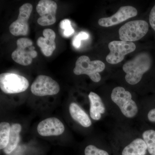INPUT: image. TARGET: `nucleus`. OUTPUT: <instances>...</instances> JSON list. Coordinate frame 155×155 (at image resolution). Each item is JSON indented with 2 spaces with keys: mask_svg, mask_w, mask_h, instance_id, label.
<instances>
[{
  "mask_svg": "<svg viewBox=\"0 0 155 155\" xmlns=\"http://www.w3.org/2000/svg\"><path fill=\"white\" fill-rule=\"evenodd\" d=\"M152 62L151 57L147 53H140L126 62L122 69L126 73L125 79L127 82L131 85L138 84L143 74L150 69Z\"/></svg>",
  "mask_w": 155,
  "mask_h": 155,
  "instance_id": "f257e3e1",
  "label": "nucleus"
},
{
  "mask_svg": "<svg viewBox=\"0 0 155 155\" xmlns=\"http://www.w3.org/2000/svg\"><path fill=\"white\" fill-rule=\"evenodd\" d=\"M111 98L125 117L132 118L136 116L138 113V107L132 99L130 92L125 90L122 87H117L112 91Z\"/></svg>",
  "mask_w": 155,
  "mask_h": 155,
  "instance_id": "f03ea898",
  "label": "nucleus"
},
{
  "mask_svg": "<svg viewBox=\"0 0 155 155\" xmlns=\"http://www.w3.org/2000/svg\"><path fill=\"white\" fill-rule=\"evenodd\" d=\"M105 68V65L101 61H91L89 57L82 56L77 59L73 72L76 75H87L92 81L98 82L101 78L99 73Z\"/></svg>",
  "mask_w": 155,
  "mask_h": 155,
  "instance_id": "7ed1b4c3",
  "label": "nucleus"
},
{
  "mask_svg": "<svg viewBox=\"0 0 155 155\" xmlns=\"http://www.w3.org/2000/svg\"><path fill=\"white\" fill-rule=\"evenodd\" d=\"M149 25L143 20L127 22L119 29V38L123 41L133 42L142 38L147 33Z\"/></svg>",
  "mask_w": 155,
  "mask_h": 155,
  "instance_id": "20e7f679",
  "label": "nucleus"
},
{
  "mask_svg": "<svg viewBox=\"0 0 155 155\" xmlns=\"http://www.w3.org/2000/svg\"><path fill=\"white\" fill-rule=\"evenodd\" d=\"M29 83L25 77L17 74L3 73L0 75V87L8 94L19 93L28 88Z\"/></svg>",
  "mask_w": 155,
  "mask_h": 155,
  "instance_id": "39448f33",
  "label": "nucleus"
},
{
  "mask_svg": "<svg viewBox=\"0 0 155 155\" xmlns=\"http://www.w3.org/2000/svg\"><path fill=\"white\" fill-rule=\"evenodd\" d=\"M17 48L12 54V59L22 66L30 65L38 55L35 47L32 46L33 42L30 39L22 38L17 41Z\"/></svg>",
  "mask_w": 155,
  "mask_h": 155,
  "instance_id": "423d86ee",
  "label": "nucleus"
},
{
  "mask_svg": "<svg viewBox=\"0 0 155 155\" xmlns=\"http://www.w3.org/2000/svg\"><path fill=\"white\" fill-rule=\"evenodd\" d=\"M110 53L106 57V61L109 64H119L124 60L125 56L136 49L135 45L132 42L123 41H114L108 45Z\"/></svg>",
  "mask_w": 155,
  "mask_h": 155,
  "instance_id": "0eeeda50",
  "label": "nucleus"
},
{
  "mask_svg": "<svg viewBox=\"0 0 155 155\" xmlns=\"http://www.w3.org/2000/svg\"><path fill=\"white\" fill-rule=\"evenodd\" d=\"M31 90L37 96L57 94L60 90L59 84L51 78L45 75H39L31 84Z\"/></svg>",
  "mask_w": 155,
  "mask_h": 155,
  "instance_id": "6e6552de",
  "label": "nucleus"
},
{
  "mask_svg": "<svg viewBox=\"0 0 155 155\" xmlns=\"http://www.w3.org/2000/svg\"><path fill=\"white\" fill-rule=\"evenodd\" d=\"M32 9V5L29 3L24 4L19 8L18 18L11 23L9 27V30L13 35L25 36L28 35L29 31L28 20Z\"/></svg>",
  "mask_w": 155,
  "mask_h": 155,
  "instance_id": "1a4fd4ad",
  "label": "nucleus"
},
{
  "mask_svg": "<svg viewBox=\"0 0 155 155\" xmlns=\"http://www.w3.org/2000/svg\"><path fill=\"white\" fill-rule=\"evenodd\" d=\"M58 5L55 2L51 0H41L36 7V11L40 17L38 23L42 26H48L54 24Z\"/></svg>",
  "mask_w": 155,
  "mask_h": 155,
  "instance_id": "9d476101",
  "label": "nucleus"
},
{
  "mask_svg": "<svg viewBox=\"0 0 155 155\" xmlns=\"http://www.w3.org/2000/svg\"><path fill=\"white\" fill-rule=\"evenodd\" d=\"M137 14V10L134 7L130 6H123L111 17L99 19L98 24L102 27H110L135 17Z\"/></svg>",
  "mask_w": 155,
  "mask_h": 155,
  "instance_id": "9b49d317",
  "label": "nucleus"
},
{
  "mask_svg": "<svg viewBox=\"0 0 155 155\" xmlns=\"http://www.w3.org/2000/svg\"><path fill=\"white\" fill-rule=\"evenodd\" d=\"M65 127L64 124L56 118H48L39 123L37 131L42 136H58L64 133Z\"/></svg>",
  "mask_w": 155,
  "mask_h": 155,
  "instance_id": "f8f14e48",
  "label": "nucleus"
},
{
  "mask_svg": "<svg viewBox=\"0 0 155 155\" xmlns=\"http://www.w3.org/2000/svg\"><path fill=\"white\" fill-rule=\"evenodd\" d=\"M43 35L44 37L39 38L37 44L43 54L46 57H50L56 49V34L52 29L47 28L43 31Z\"/></svg>",
  "mask_w": 155,
  "mask_h": 155,
  "instance_id": "ddd939ff",
  "label": "nucleus"
},
{
  "mask_svg": "<svg viewBox=\"0 0 155 155\" xmlns=\"http://www.w3.org/2000/svg\"><path fill=\"white\" fill-rule=\"evenodd\" d=\"M90 101V114L92 119L99 120L101 118L102 114L105 112L106 108L102 100L98 95L91 92L88 95Z\"/></svg>",
  "mask_w": 155,
  "mask_h": 155,
  "instance_id": "4468645a",
  "label": "nucleus"
},
{
  "mask_svg": "<svg viewBox=\"0 0 155 155\" xmlns=\"http://www.w3.org/2000/svg\"><path fill=\"white\" fill-rule=\"evenodd\" d=\"M147 148L143 139L137 138L123 147L119 155H146Z\"/></svg>",
  "mask_w": 155,
  "mask_h": 155,
  "instance_id": "2eb2a0df",
  "label": "nucleus"
},
{
  "mask_svg": "<svg viewBox=\"0 0 155 155\" xmlns=\"http://www.w3.org/2000/svg\"><path fill=\"white\" fill-rule=\"evenodd\" d=\"M69 113L72 119L84 127H89L92 122L89 117L82 108L77 104L72 103L69 107Z\"/></svg>",
  "mask_w": 155,
  "mask_h": 155,
  "instance_id": "dca6fc26",
  "label": "nucleus"
},
{
  "mask_svg": "<svg viewBox=\"0 0 155 155\" xmlns=\"http://www.w3.org/2000/svg\"><path fill=\"white\" fill-rule=\"evenodd\" d=\"M22 127L19 124H14L11 126L8 143L4 149L6 154L11 153L17 147L19 143V133Z\"/></svg>",
  "mask_w": 155,
  "mask_h": 155,
  "instance_id": "f3484780",
  "label": "nucleus"
},
{
  "mask_svg": "<svg viewBox=\"0 0 155 155\" xmlns=\"http://www.w3.org/2000/svg\"><path fill=\"white\" fill-rule=\"evenodd\" d=\"M11 126L7 122L0 124V149H4L8 145L10 137Z\"/></svg>",
  "mask_w": 155,
  "mask_h": 155,
  "instance_id": "a211bd4d",
  "label": "nucleus"
},
{
  "mask_svg": "<svg viewBox=\"0 0 155 155\" xmlns=\"http://www.w3.org/2000/svg\"><path fill=\"white\" fill-rule=\"evenodd\" d=\"M142 137L147 145L148 152L150 155H155V130H145L143 133Z\"/></svg>",
  "mask_w": 155,
  "mask_h": 155,
  "instance_id": "6ab92c4d",
  "label": "nucleus"
},
{
  "mask_svg": "<svg viewBox=\"0 0 155 155\" xmlns=\"http://www.w3.org/2000/svg\"><path fill=\"white\" fill-rule=\"evenodd\" d=\"M60 27L64 30L63 35L65 37H69L75 32L71 25V21L68 19H64L60 22Z\"/></svg>",
  "mask_w": 155,
  "mask_h": 155,
  "instance_id": "aec40b11",
  "label": "nucleus"
},
{
  "mask_svg": "<svg viewBox=\"0 0 155 155\" xmlns=\"http://www.w3.org/2000/svg\"><path fill=\"white\" fill-rule=\"evenodd\" d=\"M84 155H110L106 150L97 147L93 145H89L84 150Z\"/></svg>",
  "mask_w": 155,
  "mask_h": 155,
  "instance_id": "412c9836",
  "label": "nucleus"
},
{
  "mask_svg": "<svg viewBox=\"0 0 155 155\" xmlns=\"http://www.w3.org/2000/svg\"><path fill=\"white\" fill-rule=\"evenodd\" d=\"M150 25L155 31V5L151 10L149 16Z\"/></svg>",
  "mask_w": 155,
  "mask_h": 155,
  "instance_id": "4be33fe9",
  "label": "nucleus"
},
{
  "mask_svg": "<svg viewBox=\"0 0 155 155\" xmlns=\"http://www.w3.org/2000/svg\"><path fill=\"white\" fill-rule=\"evenodd\" d=\"M147 118L150 122H155V109H152L149 112Z\"/></svg>",
  "mask_w": 155,
  "mask_h": 155,
  "instance_id": "5701e85b",
  "label": "nucleus"
},
{
  "mask_svg": "<svg viewBox=\"0 0 155 155\" xmlns=\"http://www.w3.org/2000/svg\"><path fill=\"white\" fill-rule=\"evenodd\" d=\"M76 36L81 41L87 39L89 37V35L86 32L81 31L76 35Z\"/></svg>",
  "mask_w": 155,
  "mask_h": 155,
  "instance_id": "b1692460",
  "label": "nucleus"
}]
</instances>
